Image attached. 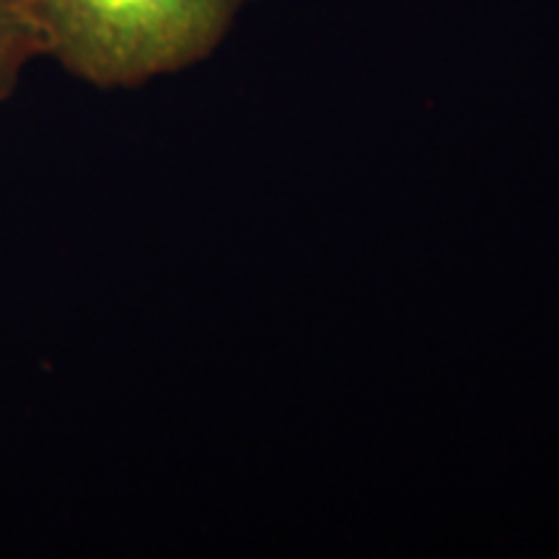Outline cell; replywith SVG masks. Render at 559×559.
Masks as SVG:
<instances>
[{"label":"cell","instance_id":"obj_1","mask_svg":"<svg viewBox=\"0 0 559 559\" xmlns=\"http://www.w3.org/2000/svg\"><path fill=\"white\" fill-rule=\"evenodd\" d=\"M41 50L99 88L143 86L205 60L247 0H13Z\"/></svg>","mask_w":559,"mask_h":559},{"label":"cell","instance_id":"obj_2","mask_svg":"<svg viewBox=\"0 0 559 559\" xmlns=\"http://www.w3.org/2000/svg\"><path fill=\"white\" fill-rule=\"evenodd\" d=\"M39 55L45 50L29 19L13 0H0V104L16 91L26 66Z\"/></svg>","mask_w":559,"mask_h":559}]
</instances>
